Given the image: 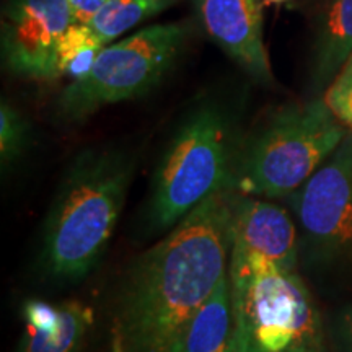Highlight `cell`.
<instances>
[{
	"instance_id": "1",
	"label": "cell",
	"mask_w": 352,
	"mask_h": 352,
	"mask_svg": "<svg viewBox=\"0 0 352 352\" xmlns=\"http://www.w3.org/2000/svg\"><path fill=\"white\" fill-rule=\"evenodd\" d=\"M236 192L222 189L139 254L113 297L109 352H179L199 308L228 274Z\"/></svg>"
},
{
	"instance_id": "2",
	"label": "cell",
	"mask_w": 352,
	"mask_h": 352,
	"mask_svg": "<svg viewBox=\"0 0 352 352\" xmlns=\"http://www.w3.org/2000/svg\"><path fill=\"white\" fill-rule=\"evenodd\" d=\"M134 166V157L111 147L87 148L74 158L44 223L47 276L78 280L95 270L126 204Z\"/></svg>"
},
{
	"instance_id": "3",
	"label": "cell",
	"mask_w": 352,
	"mask_h": 352,
	"mask_svg": "<svg viewBox=\"0 0 352 352\" xmlns=\"http://www.w3.org/2000/svg\"><path fill=\"white\" fill-rule=\"evenodd\" d=\"M233 352H327L328 333L296 271L232 245Z\"/></svg>"
},
{
	"instance_id": "4",
	"label": "cell",
	"mask_w": 352,
	"mask_h": 352,
	"mask_svg": "<svg viewBox=\"0 0 352 352\" xmlns=\"http://www.w3.org/2000/svg\"><path fill=\"white\" fill-rule=\"evenodd\" d=\"M226 108L202 103L184 118L166 145L151 184V230H171L208 197L230 189L240 151Z\"/></svg>"
},
{
	"instance_id": "5",
	"label": "cell",
	"mask_w": 352,
	"mask_h": 352,
	"mask_svg": "<svg viewBox=\"0 0 352 352\" xmlns=\"http://www.w3.org/2000/svg\"><path fill=\"white\" fill-rule=\"evenodd\" d=\"M346 134L324 100L280 108L240 144L230 189L264 199L289 197Z\"/></svg>"
},
{
	"instance_id": "6",
	"label": "cell",
	"mask_w": 352,
	"mask_h": 352,
	"mask_svg": "<svg viewBox=\"0 0 352 352\" xmlns=\"http://www.w3.org/2000/svg\"><path fill=\"white\" fill-rule=\"evenodd\" d=\"M188 38L182 23L153 25L107 46L85 77L63 88L56 101L60 121L80 122L98 109L151 91L175 64Z\"/></svg>"
},
{
	"instance_id": "7",
	"label": "cell",
	"mask_w": 352,
	"mask_h": 352,
	"mask_svg": "<svg viewBox=\"0 0 352 352\" xmlns=\"http://www.w3.org/2000/svg\"><path fill=\"white\" fill-rule=\"evenodd\" d=\"M289 202L308 256L331 266L352 261V131Z\"/></svg>"
},
{
	"instance_id": "8",
	"label": "cell",
	"mask_w": 352,
	"mask_h": 352,
	"mask_svg": "<svg viewBox=\"0 0 352 352\" xmlns=\"http://www.w3.org/2000/svg\"><path fill=\"white\" fill-rule=\"evenodd\" d=\"M74 23L67 0H8L2 13L3 63L34 80L59 77L57 50Z\"/></svg>"
},
{
	"instance_id": "9",
	"label": "cell",
	"mask_w": 352,
	"mask_h": 352,
	"mask_svg": "<svg viewBox=\"0 0 352 352\" xmlns=\"http://www.w3.org/2000/svg\"><path fill=\"white\" fill-rule=\"evenodd\" d=\"M192 3L206 34L250 77L271 83L259 0H192Z\"/></svg>"
},
{
	"instance_id": "10",
	"label": "cell",
	"mask_w": 352,
	"mask_h": 352,
	"mask_svg": "<svg viewBox=\"0 0 352 352\" xmlns=\"http://www.w3.org/2000/svg\"><path fill=\"white\" fill-rule=\"evenodd\" d=\"M233 246L287 271H296L300 254L298 228L287 210L264 199L236 192L233 206Z\"/></svg>"
},
{
	"instance_id": "11",
	"label": "cell",
	"mask_w": 352,
	"mask_h": 352,
	"mask_svg": "<svg viewBox=\"0 0 352 352\" xmlns=\"http://www.w3.org/2000/svg\"><path fill=\"white\" fill-rule=\"evenodd\" d=\"M25 333L16 352H82L94 324L85 303L28 300L21 307Z\"/></svg>"
},
{
	"instance_id": "12",
	"label": "cell",
	"mask_w": 352,
	"mask_h": 352,
	"mask_svg": "<svg viewBox=\"0 0 352 352\" xmlns=\"http://www.w3.org/2000/svg\"><path fill=\"white\" fill-rule=\"evenodd\" d=\"M179 352H233V315L228 274L192 318Z\"/></svg>"
},
{
	"instance_id": "13",
	"label": "cell",
	"mask_w": 352,
	"mask_h": 352,
	"mask_svg": "<svg viewBox=\"0 0 352 352\" xmlns=\"http://www.w3.org/2000/svg\"><path fill=\"white\" fill-rule=\"evenodd\" d=\"M352 57V0H331L316 43L314 78L318 87L334 80Z\"/></svg>"
},
{
	"instance_id": "14",
	"label": "cell",
	"mask_w": 352,
	"mask_h": 352,
	"mask_svg": "<svg viewBox=\"0 0 352 352\" xmlns=\"http://www.w3.org/2000/svg\"><path fill=\"white\" fill-rule=\"evenodd\" d=\"M178 2L179 0H108L87 25L107 46L122 33L151 20Z\"/></svg>"
},
{
	"instance_id": "15",
	"label": "cell",
	"mask_w": 352,
	"mask_h": 352,
	"mask_svg": "<svg viewBox=\"0 0 352 352\" xmlns=\"http://www.w3.org/2000/svg\"><path fill=\"white\" fill-rule=\"evenodd\" d=\"M104 47L107 46L87 23H72L60 38L57 50L59 77L69 76L72 80L85 77Z\"/></svg>"
},
{
	"instance_id": "16",
	"label": "cell",
	"mask_w": 352,
	"mask_h": 352,
	"mask_svg": "<svg viewBox=\"0 0 352 352\" xmlns=\"http://www.w3.org/2000/svg\"><path fill=\"white\" fill-rule=\"evenodd\" d=\"M28 142V122L19 109L2 100L0 104V160L2 168L12 166L23 155Z\"/></svg>"
},
{
	"instance_id": "17",
	"label": "cell",
	"mask_w": 352,
	"mask_h": 352,
	"mask_svg": "<svg viewBox=\"0 0 352 352\" xmlns=\"http://www.w3.org/2000/svg\"><path fill=\"white\" fill-rule=\"evenodd\" d=\"M324 101L334 116L352 131V57L329 85Z\"/></svg>"
},
{
	"instance_id": "18",
	"label": "cell",
	"mask_w": 352,
	"mask_h": 352,
	"mask_svg": "<svg viewBox=\"0 0 352 352\" xmlns=\"http://www.w3.org/2000/svg\"><path fill=\"white\" fill-rule=\"evenodd\" d=\"M328 341L336 352H352V305L341 308L327 328Z\"/></svg>"
},
{
	"instance_id": "19",
	"label": "cell",
	"mask_w": 352,
	"mask_h": 352,
	"mask_svg": "<svg viewBox=\"0 0 352 352\" xmlns=\"http://www.w3.org/2000/svg\"><path fill=\"white\" fill-rule=\"evenodd\" d=\"M108 0H67L74 23H90Z\"/></svg>"
},
{
	"instance_id": "20",
	"label": "cell",
	"mask_w": 352,
	"mask_h": 352,
	"mask_svg": "<svg viewBox=\"0 0 352 352\" xmlns=\"http://www.w3.org/2000/svg\"><path fill=\"white\" fill-rule=\"evenodd\" d=\"M267 2H270V3H283V2H285V0H267Z\"/></svg>"
}]
</instances>
